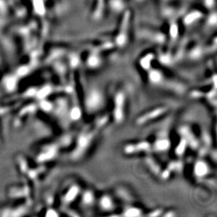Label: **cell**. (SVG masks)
Segmentation results:
<instances>
[{
	"label": "cell",
	"instance_id": "cell-1",
	"mask_svg": "<svg viewBox=\"0 0 217 217\" xmlns=\"http://www.w3.org/2000/svg\"><path fill=\"white\" fill-rule=\"evenodd\" d=\"M86 108L87 111L95 112L102 108L104 103L103 94L98 90H92L88 92L86 97Z\"/></svg>",
	"mask_w": 217,
	"mask_h": 217
},
{
	"label": "cell",
	"instance_id": "cell-2",
	"mask_svg": "<svg viewBox=\"0 0 217 217\" xmlns=\"http://www.w3.org/2000/svg\"><path fill=\"white\" fill-rule=\"evenodd\" d=\"M124 95L122 92L117 93L115 98V107H114V118L117 122H121L124 120Z\"/></svg>",
	"mask_w": 217,
	"mask_h": 217
},
{
	"label": "cell",
	"instance_id": "cell-3",
	"mask_svg": "<svg viewBox=\"0 0 217 217\" xmlns=\"http://www.w3.org/2000/svg\"><path fill=\"white\" fill-rule=\"evenodd\" d=\"M166 111H167V108H163V107L154 109L153 111L148 112L145 114L141 116V117H139L137 120V123L138 124H143L148 122L149 121L160 117V115H163Z\"/></svg>",
	"mask_w": 217,
	"mask_h": 217
},
{
	"label": "cell",
	"instance_id": "cell-4",
	"mask_svg": "<svg viewBox=\"0 0 217 217\" xmlns=\"http://www.w3.org/2000/svg\"><path fill=\"white\" fill-rule=\"evenodd\" d=\"M209 166L206 162L200 160L195 163L194 166V173L198 177H204L209 173Z\"/></svg>",
	"mask_w": 217,
	"mask_h": 217
},
{
	"label": "cell",
	"instance_id": "cell-5",
	"mask_svg": "<svg viewBox=\"0 0 217 217\" xmlns=\"http://www.w3.org/2000/svg\"><path fill=\"white\" fill-rule=\"evenodd\" d=\"M99 206L103 211H112L114 209L115 205L112 198L108 195H103L99 200Z\"/></svg>",
	"mask_w": 217,
	"mask_h": 217
},
{
	"label": "cell",
	"instance_id": "cell-6",
	"mask_svg": "<svg viewBox=\"0 0 217 217\" xmlns=\"http://www.w3.org/2000/svg\"><path fill=\"white\" fill-rule=\"evenodd\" d=\"M170 147V141L166 138H161L155 143V148L158 151H166Z\"/></svg>",
	"mask_w": 217,
	"mask_h": 217
},
{
	"label": "cell",
	"instance_id": "cell-7",
	"mask_svg": "<svg viewBox=\"0 0 217 217\" xmlns=\"http://www.w3.org/2000/svg\"><path fill=\"white\" fill-rule=\"evenodd\" d=\"M149 79L153 84H159L162 79V74L157 70H152L149 74Z\"/></svg>",
	"mask_w": 217,
	"mask_h": 217
},
{
	"label": "cell",
	"instance_id": "cell-8",
	"mask_svg": "<svg viewBox=\"0 0 217 217\" xmlns=\"http://www.w3.org/2000/svg\"><path fill=\"white\" fill-rule=\"evenodd\" d=\"M187 144H188V142H187V140L186 138H183L182 140H181L179 144H178L177 147L176 148V153L178 155H183L184 153H185V151L186 150V147H187Z\"/></svg>",
	"mask_w": 217,
	"mask_h": 217
},
{
	"label": "cell",
	"instance_id": "cell-9",
	"mask_svg": "<svg viewBox=\"0 0 217 217\" xmlns=\"http://www.w3.org/2000/svg\"><path fill=\"white\" fill-rule=\"evenodd\" d=\"M94 200V197L93 193L91 191L85 192L82 196L83 203L86 205H91Z\"/></svg>",
	"mask_w": 217,
	"mask_h": 217
},
{
	"label": "cell",
	"instance_id": "cell-10",
	"mask_svg": "<svg viewBox=\"0 0 217 217\" xmlns=\"http://www.w3.org/2000/svg\"><path fill=\"white\" fill-rule=\"evenodd\" d=\"M124 216H129V217H134V216H139L141 215V211L135 207H132L127 209L124 214Z\"/></svg>",
	"mask_w": 217,
	"mask_h": 217
},
{
	"label": "cell",
	"instance_id": "cell-11",
	"mask_svg": "<svg viewBox=\"0 0 217 217\" xmlns=\"http://www.w3.org/2000/svg\"><path fill=\"white\" fill-rule=\"evenodd\" d=\"M79 191V188L77 186H74L73 188H71L70 191L68 193V195L66 196L67 201H73L77 197V195H78Z\"/></svg>",
	"mask_w": 217,
	"mask_h": 217
},
{
	"label": "cell",
	"instance_id": "cell-12",
	"mask_svg": "<svg viewBox=\"0 0 217 217\" xmlns=\"http://www.w3.org/2000/svg\"><path fill=\"white\" fill-rule=\"evenodd\" d=\"M100 63V61H99V59L96 56H91V57L89 58V60H88V64L89 65H90V67H92V68H95V67H96L98 66V65H99Z\"/></svg>",
	"mask_w": 217,
	"mask_h": 217
},
{
	"label": "cell",
	"instance_id": "cell-13",
	"mask_svg": "<svg viewBox=\"0 0 217 217\" xmlns=\"http://www.w3.org/2000/svg\"><path fill=\"white\" fill-rule=\"evenodd\" d=\"M200 16V14L199 13H197V12L191 14L186 18V22L187 23H191L193 21H194V20H195L197 19H198V18Z\"/></svg>",
	"mask_w": 217,
	"mask_h": 217
},
{
	"label": "cell",
	"instance_id": "cell-14",
	"mask_svg": "<svg viewBox=\"0 0 217 217\" xmlns=\"http://www.w3.org/2000/svg\"><path fill=\"white\" fill-rule=\"evenodd\" d=\"M151 61H152V56H148L142 59L141 61V65L144 68H148L150 67Z\"/></svg>",
	"mask_w": 217,
	"mask_h": 217
},
{
	"label": "cell",
	"instance_id": "cell-15",
	"mask_svg": "<svg viewBox=\"0 0 217 217\" xmlns=\"http://www.w3.org/2000/svg\"><path fill=\"white\" fill-rule=\"evenodd\" d=\"M80 115H81V111L80 110L77 108H75V109L73 110L72 112V117L75 120H77L80 117Z\"/></svg>",
	"mask_w": 217,
	"mask_h": 217
},
{
	"label": "cell",
	"instance_id": "cell-16",
	"mask_svg": "<svg viewBox=\"0 0 217 217\" xmlns=\"http://www.w3.org/2000/svg\"><path fill=\"white\" fill-rule=\"evenodd\" d=\"M178 34V28L176 25H173L171 28V36L175 37Z\"/></svg>",
	"mask_w": 217,
	"mask_h": 217
},
{
	"label": "cell",
	"instance_id": "cell-17",
	"mask_svg": "<svg viewBox=\"0 0 217 217\" xmlns=\"http://www.w3.org/2000/svg\"><path fill=\"white\" fill-rule=\"evenodd\" d=\"M160 61L164 63H169V61H170V58H169L168 56H163L160 58Z\"/></svg>",
	"mask_w": 217,
	"mask_h": 217
},
{
	"label": "cell",
	"instance_id": "cell-18",
	"mask_svg": "<svg viewBox=\"0 0 217 217\" xmlns=\"http://www.w3.org/2000/svg\"><path fill=\"white\" fill-rule=\"evenodd\" d=\"M124 40H125V37H124L123 35L122 36H120L117 38V42L120 44H122L124 42Z\"/></svg>",
	"mask_w": 217,
	"mask_h": 217
},
{
	"label": "cell",
	"instance_id": "cell-19",
	"mask_svg": "<svg viewBox=\"0 0 217 217\" xmlns=\"http://www.w3.org/2000/svg\"><path fill=\"white\" fill-rule=\"evenodd\" d=\"M112 4H113V6H115L116 8H118L119 7H121V3L119 2L118 1H115Z\"/></svg>",
	"mask_w": 217,
	"mask_h": 217
},
{
	"label": "cell",
	"instance_id": "cell-20",
	"mask_svg": "<svg viewBox=\"0 0 217 217\" xmlns=\"http://www.w3.org/2000/svg\"><path fill=\"white\" fill-rule=\"evenodd\" d=\"M216 16H212V18H211V19H210V22L211 23H215L216 22Z\"/></svg>",
	"mask_w": 217,
	"mask_h": 217
},
{
	"label": "cell",
	"instance_id": "cell-21",
	"mask_svg": "<svg viewBox=\"0 0 217 217\" xmlns=\"http://www.w3.org/2000/svg\"><path fill=\"white\" fill-rule=\"evenodd\" d=\"M207 4H209V5H212V0H207Z\"/></svg>",
	"mask_w": 217,
	"mask_h": 217
}]
</instances>
